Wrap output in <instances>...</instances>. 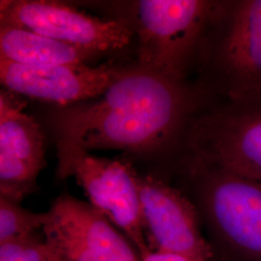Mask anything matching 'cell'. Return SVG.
<instances>
[{"label":"cell","instance_id":"obj_1","mask_svg":"<svg viewBox=\"0 0 261 261\" xmlns=\"http://www.w3.org/2000/svg\"><path fill=\"white\" fill-rule=\"evenodd\" d=\"M196 105L184 82L140 66L126 69L96 101L56 113L57 147L157 153L177 138Z\"/></svg>","mask_w":261,"mask_h":261},{"label":"cell","instance_id":"obj_2","mask_svg":"<svg viewBox=\"0 0 261 261\" xmlns=\"http://www.w3.org/2000/svg\"><path fill=\"white\" fill-rule=\"evenodd\" d=\"M191 167L198 205L219 248L234 261H261L260 182L196 159Z\"/></svg>","mask_w":261,"mask_h":261},{"label":"cell","instance_id":"obj_3","mask_svg":"<svg viewBox=\"0 0 261 261\" xmlns=\"http://www.w3.org/2000/svg\"><path fill=\"white\" fill-rule=\"evenodd\" d=\"M212 12L201 0H141L133 5L129 22L139 38L141 68L184 82L197 42Z\"/></svg>","mask_w":261,"mask_h":261},{"label":"cell","instance_id":"obj_4","mask_svg":"<svg viewBox=\"0 0 261 261\" xmlns=\"http://www.w3.org/2000/svg\"><path fill=\"white\" fill-rule=\"evenodd\" d=\"M57 176L75 177L89 203L129 240L140 260L150 252L140 202L139 173L128 161L99 158L73 147H57Z\"/></svg>","mask_w":261,"mask_h":261},{"label":"cell","instance_id":"obj_5","mask_svg":"<svg viewBox=\"0 0 261 261\" xmlns=\"http://www.w3.org/2000/svg\"><path fill=\"white\" fill-rule=\"evenodd\" d=\"M192 158L261 183V102H231L191 123Z\"/></svg>","mask_w":261,"mask_h":261},{"label":"cell","instance_id":"obj_6","mask_svg":"<svg viewBox=\"0 0 261 261\" xmlns=\"http://www.w3.org/2000/svg\"><path fill=\"white\" fill-rule=\"evenodd\" d=\"M42 229L48 261H141L127 238L90 203L63 194Z\"/></svg>","mask_w":261,"mask_h":261},{"label":"cell","instance_id":"obj_7","mask_svg":"<svg viewBox=\"0 0 261 261\" xmlns=\"http://www.w3.org/2000/svg\"><path fill=\"white\" fill-rule=\"evenodd\" d=\"M0 23L27 29L96 56L127 47L134 35L125 19H100L53 0L1 1Z\"/></svg>","mask_w":261,"mask_h":261},{"label":"cell","instance_id":"obj_8","mask_svg":"<svg viewBox=\"0 0 261 261\" xmlns=\"http://www.w3.org/2000/svg\"><path fill=\"white\" fill-rule=\"evenodd\" d=\"M139 188L151 252L211 260L213 252L201 231L196 204L176 188L152 175L139 174Z\"/></svg>","mask_w":261,"mask_h":261},{"label":"cell","instance_id":"obj_9","mask_svg":"<svg viewBox=\"0 0 261 261\" xmlns=\"http://www.w3.org/2000/svg\"><path fill=\"white\" fill-rule=\"evenodd\" d=\"M21 95L3 88L0 93V196L20 203L34 193L46 167L41 128L24 109Z\"/></svg>","mask_w":261,"mask_h":261},{"label":"cell","instance_id":"obj_10","mask_svg":"<svg viewBox=\"0 0 261 261\" xmlns=\"http://www.w3.org/2000/svg\"><path fill=\"white\" fill-rule=\"evenodd\" d=\"M125 70L108 64L29 67L0 59V81L4 88L63 108L98 99Z\"/></svg>","mask_w":261,"mask_h":261},{"label":"cell","instance_id":"obj_11","mask_svg":"<svg viewBox=\"0 0 261 261\" xmlns=\"http://www.w3.org/2000/svg\"><path fill=\"white\" fill-rule=\"evenodd\" d=\"M220 59L231 102H261V0L238 3Z\"/></svg>","mask_w":261,"mask_h":261},{"label":"cell","instance_id":"obj_12","mask_svg":"<svg viewBox=\"0 0 261 261\" xmlns=\"http://www.w3.org/2000/svg\"><path fill=\"white\" fill-rule=\"evenodd\" d=\"M96 55L23 28L0 23V59L29 67L86 64Z\"/></svg>","mask_w":261,"mask_h":261},{"label":"cell","instance_id":"obj_13","mask_svg":"<svg viewBox=\"0 0 261 261\" xmlns=\"http://www.w3.org/2000/svg\"><path fill=\"white\" fill-rule=\"evenodd\" d=\"M47 217V212H31L19 202L0 196V244L41 232Z\"/></svg>","mask_w":261,"mask_h":261},{"label":"cell","instance_id":"obj_14","mask_svg":"<svg viewBox=\"0 0 261 261\" xmlns=\"http://www.w3.org/2000/svg\"><path fill=\"white\" fill-rule=\"evenodd\" d=\"M0 261H48L42 231L0 244Z\"/></svg>","mask_w":261,"mask_h":261},{"label":"cell","instance_id":"obj_15","mask_svg":"<svg viewBox=\"0 0 261 261\" xmlns=\"http://www.w3.org/2000/svg\"><path fill=\"white\" fill-rule=\"evenodd\" d=\"M141 261H202L191 256L169 252H151Z\"/></svg>","mask_w":261,"mask_h":261}]
</instances>
